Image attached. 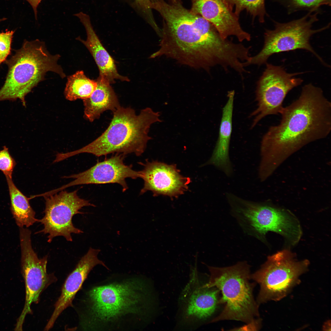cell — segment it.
I'll return each instance as SVG.
<instances>
[{"label": "cell", "mask_w": 331, "mask_h": 331, "mask_svg": "<svg viewBox=\"0 0 331 331\" xmlns=\"http://www.w3.org/2000/svg\"><path fill=\"white\" fill-rule=\"evenodd\" d=\"M154 9L165 25L159 48L150 58L166 56L207 71L217 65L225 70L239 67L245 54L244 45L223 38L211 23L185 9L179 0L169 3L159 0Z\"/></svg>", "instance_id": "1"}, {"label": "cell", "mask_w": 331, "mask_h": 331, "mask_svg": "<svg viewBox=\"0 0 331 331\" xmlns=\"http://www.w3.org/2000/svg\"><path fill=\"white\" fill-rule=\"evenodd\" d=\"M280 114L279 124L271 126L262 137V158L292 153L330 132L331 102L321 88L311 83L304 86L299 97Z\"/></svg>", "instance_id": "2"}, {"label": "cell", "mask_w": 331, "mask_h": 331, "mask_svg": "<svg viewBox=\"0 0 331 331\" xmlns=\"http://www.w3.org/2000/svg\"><path fill=\"white\" fill-rule=\"evenodd\" d=\"M160 113L150 108L142 110L137 115L130 108L118 107L113 112L110 124L95 140L82 148L66 153L68 158L82 153L97 157L116 153L126 155L133 153L139 156L144 152L151 125L162 122Z\"/></svg>", "instance_id": "3"}, {"label": "cell", "mask_w": 331, "mask_h": 331, "mask_svg": "<svg viewBox=\"0 0 331 331\" xmlns=\"http://www.w3.org/2000/svg\"><path fill=\"white\" fill-rule=\"evenodd\" d=\"M60 56L51 54L44 43L40 40L25 41L7 61L9 70L0 89V101L19 99L25 106V96L44 79L47 72H53L65 78L63 70L58 63Z\"/></svg>", "instance_id": "4"}, {"label": "cell", "mask_w": 331, "mask_h": 331, "mask_svg": "<svg viewBox=\"0 0 331 331\" xmlns=\"http://www.w3.org/2000/svg\"><path fill=\"white\" fill-rule=\"evenodd\" d=\"M210 272L206 287H215L221 292L219 303L225 304L221 313L212 322L235 320L249 323L259 316V304L253 295L249 266L245 261L225 267L208 266Z\"/></svg>", "instance_id": "5"}, {"label": "cell", "mask_w": 331, "mask_h": 331, "mask_svg": "<svg viewBox=\"0 0 331 331\" xmlns=\"http://www.w3.org/2000/svg\"><path fill=\"white\" fill-rule=\"evenodd\" d=\"M309 264L308 260H296L287 249L269 256L260 269L250 275L251 279L260 285L258 304L279 301L286 297L300 282V276Z\"/></svg>", "instance_id": "6"}, {"label": "cell", "mask_w": 331, "mask_h": 331, "mask_svg": "<svg viewBox=\"0 0 331 331\" xmlns=\"http://www.w3.org/2000/svg\"><path fill=\"white\" fill-rule=\"evenodd\" d=\"M312 13L287 23L275 22L274 29L266 30L264 33V44L261 50L255 55L250 56L244 63V66L261 65L266 63L268 58L273 54L298 49L310 51L326 66L311 46L310 39L313 34L328 28L330 24L319 29H312L313 24L318 20L316 12L313 14Z\"/></svg>", "instance_id": "7"}, {"label": "cell", "mask_w": 331, "mask_h": 331, "mask_svg": "<svg viewBox=\"0 0 331 331\" xmlns=\"http://www.w3.org/2000/svg\"><path fill=\"white\" fill-rule=\"evenodd\" d=\"M266 64V68L257 83V107L250 115L254 118L252 128L267 116L280 114L287 94L303 82L301 78L295 77L302 73H289L281 66Z\"/></svg>", "instance_id": "8"}, {"label": "cell", "mask_w": 331, "mask_h": 331, "mask_svg": "<svg viewBox=\"0 0 331 331\" xmlns=\"http://www.w3.org/2000/svg\"><path fill=\"white\" fill-rule=\"evenodd\" d=\"M78 191L69 192L63 190L44 197L45 201V215L38 222L43 225L44 228L37 233L48 234L49 243L58 236H62L67 241L72 242V233H83L74 226L73 217L78 214H83L79 211L83 207L95 206L89 201L80 198L77 194Z\"/></svg>", "instance_id": "9"}, {"label": "cell", "mask_w": 331, "mask_h": 331, "mask_svg": "<svg viewBox=\"0 0 331 331\" xmlns=\"http://www.w3.org/2000/svg\"><path fill=\"white\" fill-rule=\"evenodd\" d=\"M31 233L27 228H20L21 267L26 293L25 305L16 325L20 328L22 327L26 315L32 312L31 304L37 303L42 292L57 280L54 274L47 273L48 256L39 259L33 249Z\"/></svg>", "instance_id": "10"}, {"label": "cell", "mask_w": 331, "mask_h": 331, "mask_svg": "<svg viewBox=\"0 0 331 331\" xmlns=\"http://www.w3.org/2000/svg\"><path fill=\"white\" fill-rule=\"evenodd\" d=\"M197 260L191 267L188 282L183 290L180 299L182 321L186 324L202 321L210 317L219 303L220 291L216 287L201 285L197 269Z\"/></svg>", "instance_id": "11"}, {"label": "cell", "mask_w": 331, "mask_h": 331, "mask_svg": "<svg viewBox=\"0 0 331 331\" xmlns=\"http://www.w3.org/2000/svg\"><path fill=\"white\" fill-rule=\"evenodd\" d=\"M249 221L255 237L262 242L268 231L283 236L292 245L296 244L302 234L299 221L292 214L268 205L258 203L252 209Z\"/></svg>", "instance_id": "12"}, {"label": "cell", "mask_w": 331, "mask_h": 331, "mask_svg": "<svg viewBox=\"0 0 331 331\" xmlns=\"http://www.w3.org/2000/svg\"><path fill=\"white\" fill-rule=\"evenodd\" d=\"M125 155L116 154L109 158L98 162L90 169L78 174L64 176L63 178L74 180L60 187L51 190L55 194L65 189L74 185L89 184L117 183L122 187L123 191L128 188L126 179H135L141 177L140 171L132 169V166L124 162Z\"/></svg>", "instance_id": "13"}, {"label": "cell", "mask_w": 331, "mask_h": 331, "mask_svg": "<svg viewBox=\"0 0 331 331\" xmlns=\"http://www.w3.org/2000/svg\"><path fill=\"white\" fill-rule=\"evenodd\" d=\"M139 164L143 166L140 171V178L144 181L140 194L150 191L154 196L162 195L173 198L188 190L190 179L180 174L176 165L147 160L145 163Z\"/></svg>", "instance_id": "14"}, {"label": "cell", "mask_w": 331, "mask_h": 331, "mask_svg": "<svg viewBox=\"0 0 331 331\" xmlns=\"http://www.w3.org/2000/svg\"><path fill=\"white\" fill-rule=\"evenodd\" d=\"M133 285L127 283L93 288L89 295L94 314L101 319H108L130 309L140 298L134 291Z\"/></svg>", "instance_id": "15"}, {"label": "cell", "mask_w": 331, "mask_h": 331, "mask_svg": "<svg viewBox=\"0 0 331 331\" xmlns=\"http://www.w3.org/2000/svg\"><path fill=\"white\" fill-rule=\"evenodd\" d=\"M192 13L211 23L224 38L233 36L240 42L249 41L250 35L244 30L236 15L224 0H192Z\"/></svg>", "instance_id": "16"}, {"label": "cell", "mask_w": 331, "mask_h": 331, "mask_svg": "<svg viewBox=\"0 0 331 331\" xmlns=\"http://www.w3.org/2000/svg\"><path fill=\"white\" fill-rule=\"evenodd\" d=\"M100 250L90 247L82 257L74 270L69 274L62 287L61 295L55 304L54 311L44 328V330L51 329L62 312L71 306L75 295L93 268L100 264L109 269L97 257Z\"/></svg>", "instance_id": "17"}, {"label": "cell", "mask_w": 331, "mask_h": 331, "mask_svg": "<svg viewBox=\"0 0 331 331\" xmlns=\"http://www.w3.org/2000/svg\"><path fill=\"white\" fill-rule=\"evenodd\" d=\"M74 15L78 18L84 26L87 36L86 40L80 37L76 39L84 44L92 55L99 69V76L110 84L115 83V80L129 81L127 77L118 73L113 59L104 47L94 31L89 15L82 12Z\"/></svg>", "instance_id": "18"}, {"label": "cell", "mask_w": 331, "mask_h": 331, "mask_svg": "<svg viewBox=\"0 0 331 331\" xmlns=\"http://www.w3.org/2000/svg\"><path fill=\"white\" fill-rule=\"evenodd\" d=\"M234 94L233 90L228 93L227 100L223 109L218 138L212 155L206 164L215 166L228 176H230L233 172L229 156V148Z\"/></svg>", "instance_id": "19"}, {"label": "cell", "mask_w": 331, "mask_h": 331, "mask_svg": "<svg viewBox=\"0 0 331 331\" xmlns=\"http://www.w3.org/2000/svg\"><path fill=\"white\" fill-rule=\"evenodd\" d=\"M97 86L91 96L83 100L85 117L90 122L98 119L106 110L115 111L120 106L109 82L99 76Z\"/></svg>", "instance_id": "20"}, {"label": "cell", "mask_w": 331, "mask_h": 331, "mask_svg": "<svg viewBox=\"0 0 331 331\" xmlns=\"http://www.w3.org/2000/svg\"><path fill=\"white\" fill-rule=\"evenodd\" d=\"M11 203V210L17 225L28 227L38 222L35 212L29 203L30 198L24 195L16 187L12 178L6 177Z\"/></svg>", "instance_id": "21"}, {"label": "cell", "mask_w": 331, "mask_h": 331, "mask_svg": "<svg viewBox=\"0 0 331 331\" xmlns=\"http://www.w3.org/2000/svg\"><path fill=\"white\" fill-rule=\"evenodd\" d=\"M97 86L96 81L91 80L82 70L78 71L67 78L64 90L66 98L70 101L89 98Z\"/></svg>", "instance_id": "22"}, {"label": "cell", "mask_w": 331, "mask_h": 331, "mask_svg": "<svg viewBox=\"0 0 331 331\" xmlns=\"http://www.w3.org/2000/svg\"><path fill=\"white\" fill-rule=\"evenodd\" d=\"M236 16L244 10L253 17H257L261 22L264 21L266 13L265 0H224Z\"/></svg>", "instance_id": "23"}, {"label": "cell", "mask_w": 331, "mask_h": 331, "mask_svg": "<svg viewBox=\"0 0 331 331\" xmlns=\"http://www.w3.org/2000/svg\"><path fill=\"white\" fill-rule=\"evenodd\" d=\"M288 6L294 10H308L314 12L324 5L330 6L331 0H287Z\"/></svg>", "instance_id": "24"}, {"label": "cell", "mask_w": 331, "mask_h": 331, "mask_svg": "<svg viewBox=\"0 0 331 331\" xmlns=\"http://www.w3.org/2000/svg\"><path fill=\"white\" fill-rule=\"evenodd\" d=\"M16 163L10 154L8 149L6 146L0 150V170L5 175L6 177L12 178L13 169Z\"/></svg>", "instance_id": "25"}, {"label": "cell", "mask_w": 331, "mask_h": 331, "mask_svg": "<svg viewBox=\"0 0 331 331\" xmlns=\"http://www.w3.org/2000/svg\"><path fill=\"white\" fill-rule=\"evenodd\" d=\"M14 32L11 31L0 33V64L6 60L10 53Z\"/></svg>", "instance_id": "26"}, {"label": "cell", "mask_w": 331, "mask_h": 331, "mask_svg": "<svg viewBox=\"0 0 331 331\" xmlns=\"http://www.w3.org/2000/svg\"><path fill=\"white\" fill-rule=\"evenodd\" d=\"M133 6L143 12L151 9V0H131Z\"/></svg>", "instance_id": "27"}, {"label": "cell", "mask_w": 331, "mask_h": 331, "mask_svg": "<svg viewBox=\"0 0 331 331\" xmlns=\"http://www.w3.org/2000/svg\"><path fill=\"white\" fill-rule=\"evenodd\" d=\"M247 325L238 328V330H257L259 329L261 325V321L260 319H255L252 321L247 323Z\"/></svg>", "instance_id": "28"}, {"label": "cell", "mask_w": 331, "mask_h": 331, "mask_svg": "<svg viewBox=\"0 0 331 331\" xmlns=\"http://www.w3.org/2000/svg\"><path fill=\"white\" fill-rule=\"evenodd\" d=\"M27 1L31 5L34 11L35 18L37 19V8L39 4L42 0H25Z\"/></svg>", "instance_id": "29"}, {"label": "cell", "mask_w": 331, "mask_h": 331, "mask_svg": "<svg viewBox=\"0 0 331 331\" xmlns=\"http://www.w3.org/2000/svg\"><path fill=\"white\" fill-rule=\"evenodd\" d=\"M323 329L324 330H329V329H330V321H328L324 323V324L323 326Z\"/></svg>", "instance_id": "30"}, {"label": "cell", "mask_w": 331, "mask_h": 331, "mask_svg": "<svg viewBox=\"0 0 331 331\" xmlns=\"http://www.w3.org/2000/svg\"><path fill=\"white\" fill-rule=\"evenodd\" d=\"M6 19H7L6 18H2L0 19V22L2 21H4L5 20H6Z\"/></svg>", "instance_id": "31"}]
</instances>
